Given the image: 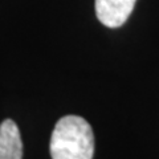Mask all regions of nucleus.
Here are the masks:
<instances>
[{
  "instance_id": "f257e3e1",
  "label": "nucleus",
  "mask_w": 159,
  "mask_h": 159,
  "mask_svg": "<svg viewBox=\"0 0 159 159\" xmlns=\"http://www.w3.org/2000/svg\"><path fill=\"white\" fill-rule=\"evenodd\" d=\"M49 148L52 159H93L94 135L90 125L78 116L60 118Z\"/></svg>"
},
{
  "instance_id": "7ed1b4c3",
  "label": "nucleus",
  "mask_w": 159,
  "mask_h": 159,
  "mask_svg": "<svg viewBox=\"0 0 159 159\" xmlns=\"http://www.w3.org/2000/svg\"><path fill=\"white\" fill-rule=\"evenodd\" d=\"M23 142L17 125L12 119L0 123V159H21Z\"/></svg>"
},
{
  "instance_id": "f03ea898",
  "label": "nucleus",
  "mask_w": 159,
  "mask_h": 159,
  "mask_svg": "<svg viewBox=\"0 0 159 159\" xmlns=\"http://www.w3.org/2000/svg\"><path fill=\"white\" fill-rule=\"evenodd\" d=\"M137 0H96V15L107 28H119L127 21Z\"/></svg>"
}]
</instances>
